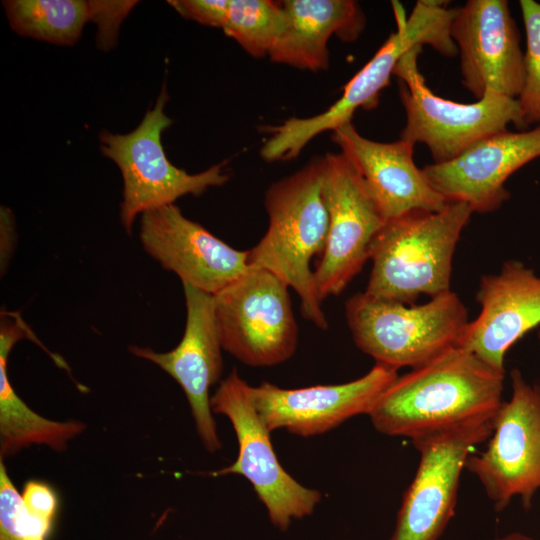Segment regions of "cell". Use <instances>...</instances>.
Wrapping results in <instances>:
<instances>
[{"mask_svg": "<svg viewBox=\"0 0 540 540\" xmlns=\"http://www.w3.org/2000/svg\"><path fill=\"white\" fill-rule=\"evenodd\" d=\"M505 370L454 346L399 376L368 414L384 435L411 440L440 430L492 420L501 403Z\"/></svg>", "mask_w": 540, "mask_h": 540, "instance_id": "6da1fadb", "label": "cell"}, {"mask_svg": "<svg viewBox=\"0 0 540 540\" xmlns=\"http://www.w3.org/2000/svg\"><path fill=\"white\" fill-rule=\"evenodd\" d=\"M473 211L447 202L439 211L415 210L386 220L370 248L372 268L367 295L413 305L450 291L452 261Z\"/></svg>", "mask_w": 540, "mask_h": 540, "instance_id": "7a4b0ae2", "label": "cell"}, {"mask_svg": "<svg viewBox=\"0 0 540 540\" xmlns=\"http://www.w3.org/2000/svg\"><path fill=\"white\" fill-rule=\"evenodd\" d=\"M268 228L249 251L248 264L265 269L294 289L305 319L326 330L313 257H321L328 234V212L322 196L321 158L274 182L265 193Z\"/></svg>", "mask_w": 540, "mask_h": 540, "instance_id": "3957f363", "label": "cell"}, {"mask_svg": "<svg viewBox=\"0 0 540 540\" xmlns=\"http://www.w3.org/2000/svg\"><path fill=\"white\" fill-rule=\"evenodd\" d=\"M447 3L419 0L407 18L400 3L393 2L397 31L346 84L342 96L327 110L308 118L291 117L270 127L271 136L260 150L262 159L273 162L295 158L317 135L351 122L358 108L374 107L397 63L412 48L428 45L444 56L458 55L450 36L457 8H447Z\"/></svg>", "mask_w": 540, "mask_h": 540, "instance_id": "277c9868", "label": "cell"}, {"mask_svg": "<svg viewBox=\"0 0 540 540\" xmlns=\"http://www.w3.org/2000/svg\"><path fill=\"white\" fill-rule=\"evenodd\" d=\"M345 313L356 346L396 370L419 367L456 346L469 322L466 306L451 290L421 305L359 292L346 301Z\"/></svg>", "mask_w": 540, "mask_h": 540, "instance_id": "5b68a950", "label": "cell"}, {"mask_svg": "<svg viewBox=\"0 0 540 540\" xmlns=\"http://www.w3.org/2000/svg\"><path fill=\"white\" fill-rule=\"evenodd\" d=\"M169 100L166 85L152 109L147 110L140 124L127 134L102 131L101 153L115 162L123 179V200L120 219L131 235L136 217L163 207L185 195L200 196L210 187L222 186L229 180L225 163L190 174L173 165L161 143V134L172 124L164 112Z\"/></svg>", "mask_w": 540, "mask_h": 540, "instance_id": "8992f818", "label": "cell"}, {"mask_svg": "<svg viewBox=\"0 0 540 540\" xmlns=\"http://www.w3.org/2000/svg\"><path fill=\"white\" fill-rule=\"evenodd\" d=\"M422 46L408 51L397 63L393 75L399 78V95L406 113L400 139L423 143L433 163L449 162L474 143L508 130L513 124L521 131L517 100L494 91L473 103H459L436 95L418 68Z\"/></svg>", "mask_w": 540, "mask_h": 540, "instance_id": "52a82bcc", "label": "cell"}, {"mask_svg": "<svg viewBox=\"0 0 540 540\" xmlns=\"http://www.w3.org/2000/svg\"><path fill=\"white\" fill-rule=\"evenodd\" d=\"M213 297L223 350L251 367L279 365L294 355L298 327L289 286L279 277L250 266Z\"/></svg>", "mask_w": 540, "mask_h": 540, "instance_id": "ba28073f", "label": "cell"}, {"mask_svg": "<svg viewBox=\"0 0 540 540\" xmlns=\"http://www.w3.org/2000/svg\"><path fill=\"white\" fill-rule=\"evenodd\" d=\"M213 414L226 416L238 441L237 459L212 476L238 474L252 485L271 523L285 531L293 519L313 513L322 494L296 481L280 464L270 431L263 424L251 395V386L234 368L210 399Z\"/></svg>", "mask_w": 540, "mask_h": 540, "instance_id": "9c48e42d", "label": "cell"}, {"mask_svg": "<svg viewBox=\"0 0 540 540\" xmlns=\"http://www.w3.org/2000/svg\"><path fill=\"white\" fill-rule=\"evenodd\" d=\"M510 376L512 395L492 418L487 448L465 464L498 513L516 496L529 510L540 489V386L528 383L518 369Z\"/></svg>", "mask_w": 540, "mask_h": 540, "instance_id": "30bf717a", "label": "cell"}, {"mask_svg": "<svg viewBox=\"0 0 540 540\" xmlns=\"http://www.w3.org/2000/svg\"><path fill=\"white\" fill-rule=\"evenodd\" d=\"M321 166L328 234L314 278L322 302L342 293L362 270L370 258L373 239L386 220L346 154L327 153L321 158Z\"/></svg>", "mask_w": 540, "mask_h": 540, "instance_id": "8fae6325", "label": "cell"}, {"mask_svg": "<svg viewBox=\"0 0 540 540\" xmlns=\"http://www.w3.org/2000/svg\"><path fill=\"white\" fill-rule=\"evenodd\" d=\"M492 434V420L440 430L412 441L420 454L390 540H438L454 516L460 476L471 451Z\"/></svg>", "mask_w": 540, "mask_h": 540, "instance_id": "7c38bea8", "label": "cell"}, {"mask_svg": "<svg viewBox=\"0 0 540 540\" xmlns=\"http://www.w3.org/2000/svg\"><path fill=\"white\" fill-rule=\"evenodd\" d=\"M450 36L463 85L477 99L491 90L517 99L524 85V51L506 0H468L457 8Z\"/></svg>", "mask_w": 540, "mask_h": 540, "instance_id": "4fadbf2b", "label": "cell"}, {"mask_svg": "<svg viewBox=\"0 0 540 540\" xmlns=\"http://www.w3.org/2000/svg\"><path fill=\"white\" fill-rule=\"evenodd\" d=\"M140 242L162 268L175 273L182 285L216 295L248 269L249 251L225 243L169 204L144 212Z\"/></svg>", "mask_w": 540, "mask_h": 540, "instance_id": "5bb4252c", "label": "cell"}, {"mask_svg": "<svg viewBox=\"0 0 540 540\" xmlns=\"http://www.w3.org/2000/svg\"><path fill=\"white\" fill-rule=\"evenodd\" d=\"M398 370L375 364L362 377L342 384L281 388L269 382L251 386L256 410L270 431L311 437L324 434L348 419L369 414Z\"/></svg>", "mask_w": 540, "mask_h": 540, "instance_id": "9a60e30c", "label": "cell"}, {"mask_svg": "<svg viewBox=\"0 0 540 540\" xmlns=\"http://www.w3.org/2000/svg\"><path fill=\"white\" fill-rule=\"evenodd\" d=\"M186 323L182 339L170 351L156 352L150 347L132 345L136 357L157 365L182 388L194 420L196 432L210 452L222 448L211 410L210 388L223 372L222 346L214 318V297L183 285Z\"/></svg>", "mask_w": 540, "mask_h": 540, "instance_id": "2e32d148", "label": "cell"}, {"mask_svg": "<svg viewBox=\"0 0 540 540\" xmlns=\"http://www.w3.org/2000/svg\"><path fill=\"white\" fill-rule=\"evenodd\" d=\"M540 157V125L530 130L502 131L474 143L457 158L428 164L430 185L447 202L467 204L473 213H492L509 198L505 183L528 162Z\"/></svg>", "mask_w": 540, "mask_h": 540, "instance_id": "e0dca14e", "label": "cell"}, {"mask_svg": "<svg viewBox=\"0 0 540 540\" xmlns=\"http://www.w3.org/2000/svg\"><path fill=\"white\" fill-rule=\"evenodd\" d=\"M476 301L480 313L466 324L456 346L505 370L507 351L540 325V277L522 262L508 260L497 274L480 278Z\"/></svg>", "mask_w": 540, "mask_h": 540, "instance_id": "ac0fdd59", "label": "cell"}, {"mask_svg": "<svg viewBox=\"0 0 540 540\" xmlns=\"http://www.w3.org/2000/svg\"><path fill=\"white\" fill-rule=\"evenodd\" d=\"M332 140L361 173L385 220L415 210L439 211L446 199L429 183L413 160L414 143L399 139L382 143L363 137L346 123L332 131Z\"/></svg>", "mask_w": 540, "mask_h": 540, "instance_id": "d6986e66", "label": "cell"}, {"mask_svg": "<svg viewBox=\"0 0 540 540\" xmlns=\"http://www.w3.org/2000/svg\"><path fill=\"white\" fill-rule=\"evenodd\" d=\"M282 6L285 26L268 56L299 69H327L331 36L353 42L366 25L363 11L352 0H286Z\"/></svg>", "mask_w": 540, "mask_h": 540, "instance_id": "ffe728a7", "label": "cell"}, {"mask_svg": "<svg viewBox=\"0 0 540 540\" xmlns=\"http://www.w3.org/2000/svg\"><path fill=\"white\" fill-rule=\"evenodd\" d=\"M35 335L19 311H1L0 322V458L13 456L32 445L62 452L86 430L82 421H55L34 412L16 393L7 372L8 356L22 339Z\"/></svg>", "mask_w": 540, "mask_h": 540, "instance_id": "44dd1931", "label": "cell"}, {"mask_svg": "<svg viewBox=\"0 0 540 540\" xmlns=\"http://www.w3.org/2000/svg\"><path fill=\"white\" fill-rule=\"evenodd\" d=\"M2 5L11 28L19 35L56 45H73L88 21L102 30L114 2L93 0H7Z\"/></svg>", "mask_w": 540, "mask_h": 540, "instance_id": "7402d4cb", "label": "cell"}, {"mask_svg": "<svg viewBox=\"0 0 540 540\" xmlns=\"http://www.w3.org/2000/svg\"><path fill=\"white\" fill-rule=\"evenodd\" d=\"M282 2L271 0H228L220 29L250 55L264 57L285 26Z\"/></svg>", "mask_w": 540, "mask_h": 540, "instance_id": "603a6c76", "label": "cell"}, {"mask_svg": "<svg viewBox=\"0 0 540 540\" xmlns=\"http://www.w3.org/2000/svg\"><path fill=\"white\" fill-rule=\"evenodd\" d=\"M526 49L524 51V85L517 103L521 131L531 125H540V3L520 0Z\"/></svg>", "mask_w": 540, "mask_h": 540, "instance_id": "cb8c5ba5", "label": "cell"}, {"mask_svg": "<svg viewBox=\"0 0 540 540\" xmlns=\"http://www.w3.org/2000/svg\"><path fill=\"white\" fill-rule=\"evenodd\" d=\"M52 526L28 512L0 458V540H46Z\"/></svg>", "mask_w": 540, "mask_h": 540, "instance_id": "d4e9b609", "label": "cell"}, {"mask_svg": "<svg viewBox=\"0 0 540 540\" xmlns=\"http://www.w3.org/2000/svg\"><path fill=\"white\" fill-rule=\"evenodd\" d=\"M21 497L30 514L53 523L58 508V498L49 485L30 480L25 484Z\"/></svg>", "mask_w": 540, "mask_h": 540, "instance_id": "484cf974", "label": "cell"}, {"mask_svg": "<svg viewBox=\"0 0 540 540\" xmlns=\"http://www.w3.org/2000/svg\"><path fill=\"white\" fill-rule=\"evenodd\" d=\"M1 268H6L12 252L14 219L11 210L1 206Z\"/></svg>", "mask_w": 540, "mask_h": 540, "instance_id": "4316f807", "label": "cell"}, {"mask_svg": "<svg viewBox=\"0 0 540 540\" xmlns=\"http://www.w3.org/2000/svg\"><path fill=\"white\" fill-rule=\"evenodd\" d=\"M495 540H533V539L530 538L529 536H526L520 533H512L504 537L496 538Z\"/></svg>", "mask_w": 540, "mask_h": 540, "instance_id": "83f0119b", "label": "cell"}, {"mask_svg": "<svg viewBox=\"0 0 540 540\" xmlns=\"http://www.w3.org/2000/svg\"><path fill=\"white\" fill-rule=\"evenodd\" d=\"M538 337H539V341H540V330H539V333H538Z\"/></svg>", "mask_w": 540, "mask_h": 540, "instance_id": "f1b7e54d", "label": "cell"}]
</instances>
